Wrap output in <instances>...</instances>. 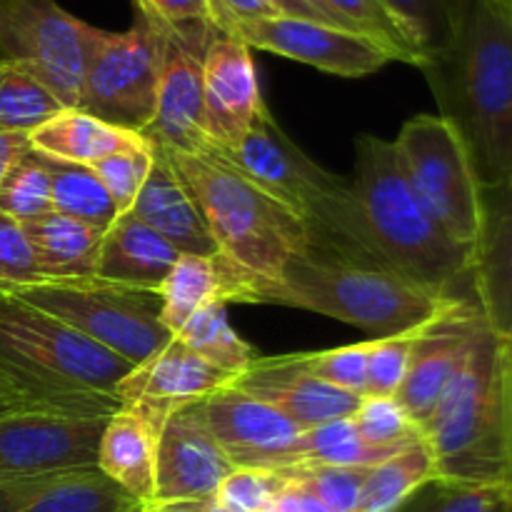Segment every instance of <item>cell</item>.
<instances>
[{"mask_svg": "<svg viewBox=\"0 0 512 512\" xmlns=\"http://www.w3.org/2000/svg\"><path fill=\"white\" fill-rule=\"evenodd\" d=\"M480 185L512 168V20L500 0H458L440 55L420 68Z\"/></svg>", "mask_w": 512, "mask_h": 512, "instance_id": "6da1fadb", "label": "cell"}, {"mask_svg": "<svg viewBox=\"0 0 512 512\" xmlns=\"http://www.w3.org/2000/svg\"><path fill=\"white\" fill-rule=\"evenodd\" d=\"M153 148L193 193L215 240L218 263L238 283L240 303H263L285 268L313 248L308 225L240 173L220 150L175 153Z\"/></svg>", "mask_w": 512, "mask_h": 512, "instance_id": "7a4b0ae2", "label": "cell"}, {"mask_svg": "<svg viewBox=\"0 0 512 512\" xmlns=\"http://www.w3.org/2000/svg\"><path fill=\"white\" fill-rule=\"evenodd\" d=\"M420 433L433 455L435 483L512 488L510 338L495 333L485 318L463 368Z\"/></svg>", "mask_w": 512, "mask_h": 512, "instance_id": "3957f363", "label": "cell"}, {"mask_svg": "<svg viewBox=\"0 0 512 512\" xmlns=\"http://www.w3.org/2000/svg\"><path fill=\"white\" fill-rule=\"evenodd\" d=\"M133 365L43 310L0 295V373L30 410L110 418Z\"/></svg>", "mask_w": 512, "mask_h": 512, "instance_id": "277c9868", "label": "cell"}, {"mask_svg": "<svg viewBox=\"0 0 512 512\" xmlns=\"http://www.w3.org/2000/svg\"><path fill=\"white\" fill-rule=\"evenodd\" d=\"M470 298L428 288L373 258L315 250L295 258L260 305L310 310L365 330L370 338L428 330Z\"/></svg>", "mask_w": 512, "mask_h": 512, "instance_id": "5b68a950", "label": "cell"}, {"mask_svg": "<svg viewBox=\"0 0 512 512\" xmlns=\"http://www.w3.org/2000/svg\"><path fill=\"white\" fill-rule=\"evenodd\" d=\"M350 183L368 245L380 263L455 298H465L460 293L465 283L473 290V250L455 243L425 213L410 190L393 140L360 135Z\"/></svg>", "mask_w": 512, "mask_h": 512, "instance_id": "8992f818", "label": "cell"}, {"mask_svg": "<svg viewBox=\"0 0 512 512\" xmlns=\"http://www.w3.org/2000/svg\"><path fill=\"white\" fill-rule=\"evenodd\" d=\"M223 155L308 225L315 250L378 260L368 245L353 183L308 158L275 123L270 110H263L238 148Z\"/></svg>", "mask_w": 512, "mask_h": 512, "instance_id": "52a82bcc", "label": "cell"}, {"mask_svg": "<svg viewBox=\"0 0 512 512\" xmlns=\"http://www.w3.org/2000/svg\"><path fill=\"white\" fill-rule=\"evenodd\" d=\"M0 295L18 298L53 315L130 365L143 363L173 338L160 320V293L155 290L125 288L88 278L35 280L3 288Z\"/></svg>", "mask_w": 512, "mask_h": 512, "instance_id": "ba28073f", "label": "cell"}, {"mask_svg": "<svg viewBox=\"0 0 512 512\" xmlns=\"http://www.w3.org/2000/svg\"><path fill=\"white\" fill-rule=\"evenodd\" d=\"M158 75V33L148 20L138 15L123 33L90 25L78 110L113 128L145 135L155 118Z\"/></svg>", "mask_w": 512, "mask_h": 512, "instance_id": "9c48e42d", "label": "cell"}, {"mask_svg": "<svg viewBox=\"0 0 512 512\" xmlns=\"http://www.w3.org/2000/svg\"><path fill=\"white\" fill-rule=\"evenodd\" d=\"M393 143L425 213L455 243L473 250L480 225V180L453 125L440 115H415L405 120Z\"/></svg>", "mask_w": 512, "mask_h": 512, "instance_id": "30bf717a", "label": "cell"}, {"mask_svg": "<svg viewBox=\"0 0 512 512\" xmlns=\"http://www.w3.org/2000/svg\"><path fill=\"white\" fill-rule=\"evenodd\" d=\"M90 25L55 0H0V63L18 65L78 108Z\"/></svg>", "mask_w": 512, "mask_h": 512, "instance_id": "8fae6325", "label": "cell"}, {"mask_svg": "<svg viewBox=\"0 0 512 512\" xmlns=\"http://www.w3.org/2000/svg\"><path fill=\"white\" fill-rule=\"evenodd\" d=\"M105 423L45 410L0 415V480H53L98 468Z\"/></svg>", "mask_w": 512, "mask_h": 512, "instance_id": "7c38bea8", "label": "cell"}, {"mask_svg": "<svg viewBox=\"0 0 512 512\" xmlns=\"http://www.w3.org/2000/svg\"><path fill=\"white\" fill-rule=\"evenodd\" d=\"M223 35L238 38L250 50L275 53L340 78H363L393 63L390 55L365 35L313 23V20L285 18V15L238 23Z\"/></svg>", "mask_w": 512, "mask_h": 512, "instance_id": "4fadbf2b", "label": "cell"}, {"mask_svg": "<svg viewBox=\"0 0 512 512\" xmlns=\"http://www.w3.org/2000/svg\"><path fill=\"white\" fill-rule=\"evenodd\" d=\"M233 470L205 425L200 400L165 415L155 450L153 503H213L220 483Z\"/></svg>", "mask_w": 512, "mask_h": 512, "instance_id": "5bb4252c", "label": "cell"}, {"mask_svg": "<svg viewBox=\"0 0 512 512\" xmlns=\"http://www.w3.org/2000/svg\"><path fill=\"white\" fill-rule=\"evenodd\" d=\"M205 425L233 468L285 470L303 428L233 383L200 400Z\"/></svg>", "mask_w": 512, "mask_h": 512, "instance_id": "9a60e30c", "label": "cell"}, {"mask_svg": "<svg viewBox=\"0 0 512 512\" xmlns=\"http://www.w3.org/2000/svg\"><path fill=\"white\" fill-rule=\"evenodd\" d=\"M153 30L160 48L158 103L153 125L143 138L175 153H203L213 148L205 133L203 93V55L208 45L190 43L160 28Z\"/></svg>", "mask_w": 512, "mask_h": 512, "instance_id": "2e32d148", "label": "cell"}, {"mask_svg": "<svg viewBox=\"0 0 512 512\" xmlns=\"http://www.w3.org/2000/svg\"><path fill=\"white\" fill-rule=\"evenodd\" d=\"M205 133L220 153L238 148L255 120L268 110L255 73L253 50L218 33L203 55Z\"/></svg>", "mask_w": 512, "mask_h": 512, "instance_id": "e0dca14e", "label": "cell"}, {"mask_svg": "<svg viewBox=\"0 0 512 512\" xmlns=\"http://www.w3.org/2000/svg\"><path fill=\"white\" fill-rule=\"evenodd\" d=\"M473 298L485 323L512 335V168L480 185V225L473 243Z\"/></svg>", "mask_w": 512, "mask_h": 512, "instance_id": "ac0fdd59", "label": "cell"}, {"mask_svg": "<svg viewBox=\"0 0 512 512\" xmlns=\"http://www.w3.org/2000/svg\"><path fill=\"white\" fill-rule=\"evenodd\" d=\"M233 380V375L210 365L173 335L150 358L130 368L115 395L123 405H135L163 423L170 410L198 403L215 390L228 388Z\"/></svg>", "mask_w": 512, "mask_h": 512, "instance_id": "d6986e66", "label": "cell"}, {"mask_svg": "<svg viewBox=\"0 0 512 512\" xmlns=\"http://www.w3.org/2000/svg\"><path fill=\"white\" fill-rule=\"evenodd\" d=\"M233 385L263 400L303 430L350 418L363 400V395L345 393L313 378L300 365L298 353L255 358L253 365L233 380Z\"/></svg>", "mask_w": 512, "mask_h": 512, "instance_id": "ffe728a7", "label": "cell"}, {"mask_svg": "<svg viewBox=\"0 0 512 512\" xmlns=\"http://www.w3.org/2000/svg\"><path fill=\"white\" fill-rule=\"evenodd\" d=\"M480 323H483V313L478 305L463 303L455 313H450L415 340L408 375L395 400L403 405L418 428H423L458 370L463 368Z\"/></svg>", "mask_w": 512, "mask_h": 512, "instance_id": "44dd1931", "label": "cell"}, {"mask_svg": "<svg viewBox=\"0 0 512 512\" xmlns=\"http://www.w3.org/2000/svg\"><path fill=\"white\" fill-rule=\"evenodd\" d=\"M128 213L168 240L180 255L218 258L215 240L193 193L155 148L153 168Z\"/></svg>", "mask_w": 512, "mask_h": 512, "instance_id": "7402d4cb", "label": "cell"}, {"mask_svg": "<svg viewBox=\"0 0 512 512\" xmlns=\"http://www.w3.org/2000/svg\"><path fill=\"white\" fill-rule=\"evenodd\" d=\"M160 420L135 405H123L105 423L98 448V470L138 503L155 498V450Z\"/></svg>", "mask_w": 512, "mask_h": 512, "instance_id": "603a6c76", "label": "cell"}, {"mask_svg": "<svg viewBox=\"0 0 512 512\" xmlns=\"http://www.w3.org/2000/svg\"><path fill=\"white\" fill-rule=\"evenodd\" d=\"M180 258L178 250L135 215L120 213L100 243L95 278L125 288L155 290Z\"/></svg>", "mask_w": 512, "mask_h": 512, "instance_id": "cb8c5ba5", "label": "cell"}, {"mask_svg": "<svg viewBox=\"0 0 512 512\" xmlns=\"http://www.w3.org/2000/svg\"><path fill=\"white\" fill-rule=\"evenodd\" d=\"M28 243L33 248L40 280H88L95 278L103 228L48 213L38 220L23 223Z\"/></svg>", "mask_w": 512, "mask_h": 512, "instance_id": "d4e9b609", "label": "cell"}, {"mask_svg": "<svg viewBox=\"0 0 512 512\" xmlns=\"http://www.w3.org/2000/svg\"><path fill=\"white\" fill-rule=\"evenodd\" d=\"M160 320L178 333L195 313L208 305L240 303V288L218 258L180 255L160 285Z\"/></svg>", "mask_w": 512, "mask_h": 512, "instance_id": "484cf974", "label": "cell"}, {"mask_svg": "<svg viewBox=\"0 0 512 512\" xmlns=\"http://www.w3.org/2000/svg\"><path fill=\"white\" fill-rule=\"evenodd\" d=\"M135 138L140 135L113 128L78 108H65L63 113L30 133V145L48 158L93 165L133 143Z\"/></svg>", "mask_w": 512, "mask_h": 512, "instance_id": "4316f807", "label": "cell"}, {"mask_svg": "<svg viewBox=\"0 0 512 512\" xmlns=\"http://www.w3.org/2000/svg\"><path fill=\"white\" fill-rule=\"evenodd\" d=\"M430 483H435V465L423 438L368 470L355 512H403Z\"/></svg>", "mask_w": 512, "mask_h": 512, "instance_id": "83f0119b", "label": "cell"}, {"mask_svg": "<svg viewBox=\"0 0 512 512\" xmlns=\"http://www.w3.org/2000/svg\"><path fill=\"white\" fill-rule=\"evenodd\" d=\"M43 160L50 175V200L55 213L108 230L120 213L95 170L90 165L55 160L48 155H43Z\"/></svg>", "mask_w": 512, "mask_h": 512, "instance_id": "f1b7e54d", "label": "cell"}, {"mask_svg": "<svg viewBox=\"0 0 512 512\" xmlns=\"http://www.w3.org/2000/svg\"><path fill=\"white\" fill-rule=\"evenodd\" d=\"M138 505V500L93 468L53 480L20 512H133Z\"/></svg>", "mask_w": 512, "mask_h": 512, "instance_id": "f546056e", "label": "cell"}, {"mask_svg": "<svg viewBox=\"0 0 512 512\" xmlns=\"http://www.w3.org/2000/svg\"><path fill=\"white\" fill-rule=\"evenodd\" d=\"M393 458L378 448H370L360 438L358 428L353 423V415L333 423L308 428L298 435L293 445V463L298 465H338V468H375ZM288 470V468H285Z\"/></svg>", "mask_w": 512, "mask_h": 512, "instance_id": "4dcf8cb0", "label": "cell"}, {"mask_svg": "<svg viewBox=\"0 0 512 512\" xmlns=\"http://www.w3.org/2000/svg\"><path fill=\"white\" fill-rule=\"evenodd\" d=\"M58 95L18 65L0 63V133L30 135L63 113Z\"/></svg>", "mask_w": 512, "mask_h": 512, "instance_id": "1f68e13d", "label": "cell"}, {"mask_svg": "<svg viewBox=\"0 0 512 512\" xmlns=\"http://www.w3.org/2000/svg\"><path fill=\"white\" fill-rule=\"evenodd\" d=\"M175 338L183 340L193 353H198L200 358L208 360L210 365H215L223 373L233 375V378L245 373L253 365V360L258 358L255 350L230 328L225 305L220 303L208 305L200 313H195L175 333Z\"/></svg>", "mask_w": 512, "mask_h": 512, "instance_id": "d6a6232c", "label": "cell"}, {"mask_svg": "<svg viewBox=\"0 0 512 512\" xmlns=\"http://www.w3.org/2000/svg\"><path fill=\"white\" fill-rule=\"evenodd\" d=\"M398 23L410 48L418 55V68L440 55L455 28L458 0H378Z\"/></svg>", "mask_w": 512, "mask_h": 512, "instance_id": "836d02e7", "label": "cell"}, {"mask_svg": "<svg viewBox=\"0 0 512 512\" xmlns=\"http://www.w3.org/2000/svg\"><path fill=\"white\" fill-rule=\"evenodd\" d=\"M0 213L18 223H30L55 213L50 200V175L38 150L30 148L5 175L0 185Z\"/></svg>", "mask_w": 512, "mask_h": 512, "instance_id": "e575fe53", "label": "cell"}, {"mask_svg": "<svg viewBox=\"0 0 512 512\" xmlns=\"http://www.w3.org/2000/svg\"><path fill=\"white\" fill-rule=\"evenodd\" d=\"M353 423L358 428L360 438L383 453H400L408 445L423 440L418 425L410 420L403 405L395 398H375V395H363L358 410L353 413Z\"/></svg>", "mask_w": 512, "mask_h": 512, "instance_id": "d590c367", "label": "cell"}, {"mask_svg": "<svg viewBox=\"0 0 512 512\" xmlns=\"http://www.w3.org/2000/svg\"><path fill=\"white\" fill-rule=\"evenodd\" d=\"M90 168L100 178V183L108 190L110 200L115 203L118 213H128L138 198L140 188L145 185L150 168H153V145L148 138H135L125 148L115 150L108 158L98 160Z\"/></svg>", "mask_w": 512, "mask_h": 512, "instance_id": "8d00e7d4", "label": "cell"}, {"mask_svg": "<svg viewBox=\"0 0 512 512\" xmlns=\"http://www.w3.org/2000/svg\"><path fill=\"white\" fill-rule=\"evenodd\" d=\"M370 468L338 465H298L283 470L285 478L313 493L330 512H355Z\"/></svg>", "mask_w": 512, "mask_h": 512, "instance_id": "74e56055", "label": "cell"}, {"mask_svg": "<svg viewBox=\"0 0 512 512\" xmlns=\"http://www.w3.org/2000/svg\"><path fill=\"white\" fill-rule=\"evenodd\" d=\"M140 18L153 28L180 35L183 40L198 45H210L218 35L213 23L210 0H133Z\"/></svg>", "mask_w": 512, "mask_h": 512, "instance_id": "f35d334b", "label": "cell"}, {"mask_svg": "<svg viewBox=\"0 0 512 512\" xmlns=\"http://www.w3.org/2000/svg\"><path fill=\"white\" fill-rule=\"evenodd\" d=\"M328 5L353 25L355 33L365 35L375 45H380L390 55V60L418 68V55L410 48L408 38L398 28V23L390 18V13L378 0H328Z\"/></svg>", "mask_w": 512, "mask_h": 512, "instance_id": "ab89813d", "label": "cell"}, {"mask_svg": "<svg viewBox=\"0 0 512 512\" xmlns=\"http://www.w3.org/2000/svg\"><path fill=\"white\" fill-rule=\"evenodd\" d=\"M423 333L425 330H415V333H400L390 335V338H370L373 345H370L368 355L365 395H375V398H395L398 395L400 385L408 375L415 340Z\"/></svg>", "mask_w": 512, "mask_h": 512, "instance_id": "60d3db41", "label": "cell"}, {"mask_svg": "<svg viewBox=\"0 0 512 512\" xmlns=\"http://www.w3.org/2000/svg\"><path fill=\"white\" fill-rule=\"evenodd\" d=\"M373 340H363L343 348L318 350V353H298L300 365L320 383L333 385L353 395H365V375H368V355Z\"/></svg>", "mask_w": 512, "mask_h": 512, "instance_id": "b9f144b4", "label": "cell"}, {"mask_svg": "<svg viewBox=\"0 0 512 512\" xmlns=\"http://www.w3.org/2000/svg\"><path fill=\"white\" fill-rule=\"evenodd\" d=\"M403 512H512V493L508 488L430 483Z\"/></svg>", "mask_w": 512, "mask_h": 512, "instance_id": "7bdbcfd3", "label": "cell"}, {"mask_svg": "<svg viewBox=\"0 0 512 512\" xmlns=\"http://www.w3.org/2000/svg\"><path fill=\"white\" fill-rule=\"evenodd\" d=\"M283 488V470L235 468L220 483L213 505L223 512H260Z\"/></svg>", "mask_w": 512, "mask_h": 512, "instance_id": "ee69618b", "label": "cell"}, {"mask_svg": "<svg viewBox=\"0 0 512 512\" xmlns=\"http://www.w3.org/2000/svg\"><path fill=\"white\" fill-rule=\"evenodd\" d=\"M40 280L23 223L0 213V290Z\"/></svg>", "mask_w": 512, "mask_h": 512, "instance_id": "f6af8a7d", "label": "cell"}, {"mask_svg": "<svg viewBox=\"0 0 512 512\" xmlns=\"http://www.w3.org/2000/svg\"><path fill=\"white\" fill-rule=\"evenodd\" d=\"M210 10H213V23L218 33H225L238 23H253V20L278 15L270 0H210Z\"/></svg>", "mask_w": 512, "mask_h": 512, "instance_id": "bcb514c9", "label": "cell"}, {"mask_svg": "<svg viewBox=\"0 0 512 512\" xmlns=\"http://www.w3.org/2000/svg\"><path fill=\"white\" fill-rule=\"evenodd\" d=\"M270 3H273V8L278 10V15H285V18L313 20V23L333 25V28L355 33L353 25H350L338 10L330 8L328 0H270Z\"/></svg>", "mask_w": 512, "mask_h": 512, "instance_id": "7dc6e473", "label": "cell"}, {"mask_svg": "<svg viewBox=\"0 0 512 512\" xmlns=\"http://www.w3.org/2000/svg\"><path fill=\"white\" fill-rule=\"evenodd\" d=\"M260 512H330L315 498L313 493H308L305 488H300L298 483L285 478V488L270 500Z\"/></svg>", "mask_w": 512, "mask_h": 512, "instance_id": "c3c4849f", "label": "cell"}, {"mask_svg": "<svg viewBox=\"0 0 512 512\" xmlns=\"http://www.w3.org/2000/svg\"><path fill=\"white\" fill-rule=\"evenodd\" d=\"M53 480H0V512H20Z\"/></svg>", "mask_w": 512, "mask_h": 512, "instance_id": "681fc988", "label": "cell"}, {"mask_svg": "<svg viewBox=\"0 0 512 512\" xmlns=\"http://www.w3.org/2000/svg\"><path fill=\"white\" fill-rule=\"evenodd\" d=\"M30 148H33V145H30V135L0 133V185H3L10 168H13Z\"/></svg>", "mask_w": 512, "mask_h": 512, "instance_id": "f907efd6", "label": "cell"}, {"mask_svg": "<svg viewBox=\"0 0 512 512\" xmlns=\"http://www.w3.org/2000/svg\"><path fill=\"white\" fill-rule=\"evenodd\" d=\"M23 410H30L28 403L20 398L18 390L3 378L0 373V415H10V413H23Z\"/></svg>", "mask_w": 512, "mask_h": 512, "instance_id": "816d5d0a", "label": "cell"}, {"mask_svg": "<svg viewBox=\"0 0 512 512\" xmlns=\"http://www.w3.org/2000/svg\"><path fill=\"white\" fill-rule=\"evenodd\" d=\"M210 503H140L133 512H208Z\"/></svg>", "mask_w": 512, "mask_h": 512, "instance_id": "f5cc1de1", "label": "cell"}, {"mask_svg": "<svg viewBox=\"0 0 512 512\" xmlns=\"http://www.w3.org/2000/svg\"><path fill=\"white\" fill-rule=\"evenodd\" d=\"M510 418H512V335H510Z\"/></svg>", "mask_w": 512, "mask_h": 512, "instance_id": "db71d44e", "label": "cell"}, {"mask_svg": "<svg viewBox=\"0 0 512 512\" xmlns=\"http://www.w3.org/2000/svg\"><path fill=\"white\" fill-rule=\"evenodd\" d=\"M500 3H503L505 13H508V18L512 20V0H500Z\"/></svg>", "mask_w": 512, "mask_h": 512, "instance_id": "11a10c76", "label": "cell"}, {"mask_svg": "<svg viewBox=\"0 0 512 512\" xmlns=\"http://www.w3.org/2000/svg\"><path fill=\"white\" fill-rule=\"evenodd\" d=\"M208 512H223V510H220V508H215V505H213V503H210V508H208Z\"/></svg>", "mask_w": 512, "mask_h": 512, "instance_id": "9f6ffc18", "label": "cell"}]
</instances>
